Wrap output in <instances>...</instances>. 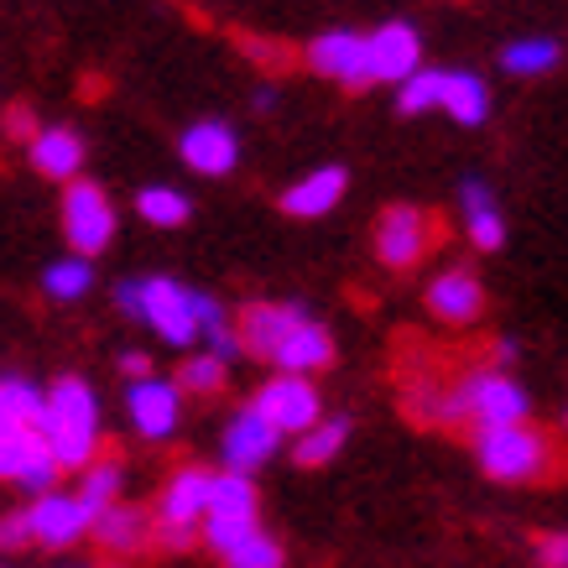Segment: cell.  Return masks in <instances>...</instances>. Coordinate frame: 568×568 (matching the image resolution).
Masks as SVG:
<instances>
[{"mask_svg": "<svg viewBox=\"0 0 568 568\" xmlns=\"http://www.w3.org/2000/svg\"><path fill=\"white\" fill-rule=\"evenodd\" d=\"M141 287V324L156 328V339H168L173 349L199 345V308H193V287L173 282V276H146Z\"/></svg>", "mask_w": 568, "mask_h": 568, "instance_id": "obj_8", "label": "cell"}, {"mask_svg": "<svg viewBox=\"0 0 568 568\" xmlns=\"http://www.w3.org/2000/svg\"><path fill=\"white\" fill-rule=\"evenodd\" d=\"M209 475L214 469H204V465H178L168 475L156 506L146 511L152 517V548H162V552L199 548V521H204V506H209Z\"/></svg>", "mask_w": 568, "mask_h": 568, "instance_id": "obj_4", "label": "cell"}, {"mask_svg": "<svg viewBox=\"0 0 568 568\" xmlns=\"http://www.w3.org/2000/svg\"><path fill=\"white\" fill-rule=\"evenodd\" d=\"M63 235H69L73 256H84V261L110 251V241H115V204H110V193L100 183L73 178L69 189H63Z\"/></svg>", "mask_w": 568, "mask_h": 568, "instance_id": "obj_6", "label": "cell"}, {"mask_svg": "<svg viewBox=\"0 0 568 568\" xmlns=\"http://www.w3.org/2000/svg\"><path fill=\"white\" fill-rule=\"evenodd\" d=\"M365 69H371V84H402L407 73L423 69V32L413 21H386L376 32H365Z\"/></svg>", "mask_w": 568, "mask_h": 568, "instance_id": "obj_12", "label": "cell"}, {"mask_svg": "<svg viewBox=\"0 0 568 568\" xmlns=\"http://www.w3.org/2000/svg\"><path fill=\"white\" fill-rule=\"evenodd\" d=\"M475 465L500 485H542L558 475V444L537 423H506V428L475 433Z\"/></svg>", "mask_w": 568, "mask_h": 568, "instance_id": "obj_3", "label": "cell"}, {"mask_svg": "<svg viewBox=\"0 0 568 568\" xmlns=\"http://www.w3.org/2000/svg\"><path fill=\"white\" fill-rule=\"evenodd\" d=\"M121 371H125L131 381L152 376V355H141V349H125V355H121Z\"/></svg>", "mask_w": 568, "mask_h": 568, "instance_id": "obj_38", "label": "cell"}, {"mask_svg": "<svg viewBox=\"0 0 568 568\" xmlns=\"http://www.w3.org/2000/svg\"><path fill=\"white\" fill-rule=\"evenodd\" d=\"M183 396H220L230 386V365L214 361V355H189L178 365V381H173Z\"/></svg>", "mask_w": 568, "mask_h": 568, "instance_id": "obj_31", "label": "cell"}, {"mask_svg": "<svg viewBox=\"0 0 568 568\" xmlns=\"http://www.w3.org/2000/svg\"><path fill=\"white\" fill-rule=\"evenodd\" d=\"M178 156L199 178H224L235 173V162H241V136H235V125L224 121H199L178 136Z\"/></svg>", "mask_w": 568, "mask_h": 568, "instance_id": "obj_18", "label": "cell"}, {"mask_svg": "<svg viewBox=\"0 0 568 568\" xmlns=\"http://www.w3.org/2000/svg\"><path fill=\"white\" fill-rule=\"evenodd\" d=\"M527 413H532L527 392L496 365H469L459 376H444L438 428H506V423H527Z\"/></svg>", "mask_w": 568, "mask_h": 568, "instance_id": "obj_1", "label": "cell"}, {"mask_svg": "<svg viewBox=\"0 0 568 568\" xmlns=\"http://www.w3.org/2000/svg\"><path fill=\"white\" fill-rule=\"evenodd\" d=\"M115 308H121L125 318H141V287L136 282H121V287H115Z\"/></svg>", "mask_w": 568, "mask_h": 568, "instance_id": "obj_37", "label": "cell"}, {"mask_svg": "<svg viewBox=\"0 0 568 568\" xmlns=\"http://www.w3.org/2000/svg\"><path fill=\"white\" fill-rule=\"evenodd\" d=\"M251 407H256L276 433H308L318 417H324V396L313 386V376H272L251 396Z\"/></svg>", "mask_w": 568, "mask_h": 568, "instance_id": "obj_11", "label": "cell"}, {"mask_svg": "<svg viewBox=\"0 0 568 568\" xmlns=\"http://www.w3.org/2000/svg\"><path fill=\"white\" fill-rule=\"evenodd\" d=\"M438 110H448L454 125H485V115H490V84H485L480 73H444Z\"/></svg>", "mask_w": 568, "mask_h": 568, "instance_id": "obj_23", "label": "cell"}, {"mask_svg": "<svg viewBox=\"0 0 568 568\" xmlns=\"http://www.w3.org/2000/svg\"><path fill=\"white\" fill-rule=\"evenodd\" d=\"M58 475H63V469L52 465V454L42 448V433L0 417V480L42 496V490H58Z\"/></svg>", "mask_w": 568, "mask_h": 568, "instance_id": "obj_10", "label": "cell"}, {"mask_svg": "<svg viewBox=\"0 0 568 568\" xmlns=\"http://www.w3.org/2000/svg\"><path fill=\"white\" fill-rule=\"evenodd\" d=\"M136 214L146 224H156V230H178V224H189L193 204H189V193L168 189V183H152V189L136 193Z\"/></svg>", "mask_w": 568, "mask_h": 568, "instance_id": "obj_30", "label": "cell"}, {"mask_svg": "<svg viewBox=\"0 0 568 568\" xmlns=\"http://www.w3.org/2000/svg\"><path fill=\"white\" fill-rule=\"evenodd\" d=\"M89 537H94V548H100L110 564H125V558H141V552L152 548V517H146L141 506L110 500L104 511H94Z\"/></svg>", "mask_w": 568, "mask_h": 568, "instance_id": "obj_15", "label": "cell"}, {"mask_svg": "<svg viewBox=\"0 0 568 568\" xmlns=\"http://www.w3.org/2000/svg\"><path fill=\"white\" fill-rule=\"evenodd\" d=\"M500 63H506V73H517V79H542V73H552L564 63V42L558 37H521V42H511V48L500 52Z\"/></svg>", "mask_w": 568, "mask_h": 568, "instance_id": "obj_26", "label": "cell"}, {"mask_svg": "<svg viewBox=\"0 0 568 568\" xmlns=\"http://www.w3.org/2000/svg\"><path fill=\"white\" fill-rule=\"evenodd\" d=\"M104 568H125V564H104Z\"/></svg>", "mask_w": 568, "mask_h": 568, "instance_id": "obj_41", "label": "cell"}, {"mask_svg": "<svg viewBox=\"0 0 568 568\" xmlns=\"http://www.w3.org/2000/svg\"><path fill=\"white\" fill-rule=\"evenodd\" d=\"M276 444H282V433H276L256 407H241V413L224 423V438H220L224 469H235V475H256V469L276 454Z\"/></svg>", "mask_w": 568, "mask_h": 568, "instance_id": "obj_16", "label": "cell"}, {"mask_svg": "<svg viewBox=\"0 0 568 568\" xmlns=\"http://www.w3.org/2000/svg\"><path fill=\"white\" fill-rule=\"evenodd\" d=\"M0 131H6V136H11V141H32L37 131H42V125H37L32 104H11V110L0 115Z\"/></svg>", "mask_w": 568, "mask_h": 568, "instance_id": "obj_34", "label": "cell"}, {"mask_svg": "<svg viewBox=\"0 0 568 568\" xmlns=\"http://www.w3.org/2000/svg\"><path fill=\"white\" fill-rule=\"evenodd\" d=\"M256 527H261L256 480H251V475H235V469L209 475V506H204V521H199V542L224 552L235 537L256 532Z\"/></svg>", "mask_w": 568, "mask_h": 568, "instance_id": "obj_5", "label": "cell"}, {"mask_svg": "<svg viewBox=\"0 0 568 568\" xmlns=\"http://www.w3.org/2000/svg\"><path fill=\"white\" fill-rule=\"evenodd\" d=\"M345 438H349V423L345 417H318L308 433H297V448H293V459L303 469H324L339 448H345Z\"/></svg>", "mask_w": 568, "mask_h": 568, "instance_id": "obj_27", "label": "cell"}, {"mask_svg": "<svg viewBox=\"0 0 568 568\" xmlns=\"http://www.w3.org/2000/svg\"><path fill=\"white\" fill-rule=\"evenodd\" d=\"M121 485H125V459L115 448H100V454L79 469V490H73V496L84 500L89 511H104L110 500H121Z\"/></svg>", "mask_w": 568, "mask_h": 568, "instance_id": "obj_25", "label": "cell"}, {"mask_svg": "<svg viewBox=\"0 0 568 568\" xmlns=\"http://www.w3.org/2000/svg\"><path fill=\"white\" fill-rule=\"evenodd\" d=\"M27 152H32V168L52 183H73L79 168H84V136L73 131V125H42L32 141H27Z\"/></svg>", "mask_w": 568, "mask_h": 568, "instance_id": "obj_21", "label": "cell"}, {"mask_svg": "<svg viewBox=\"0 0 568 568\" xmlns=\"http://www.w3.org/2000/svg\"><path fill=\"white\" fill-rule=\"evenodd\" d=\"M125 413H131V428H136L141 438L168 444L178 433V423H183V392L162 376H141V381H131V392H125Z\"/></svg>", "mask_w": 568, "mask_h": 568, "instance_id": "obj_13", "label": "cell"}, {"mask_svg": "<svg viewBox=\"0 0 568 568\" xmlns=\"http://www.w3.org/2000/svg\"><path fill=\"white\" fill-rule=\"evenodd\" d=\"M438 89H444V69H417L396 84V110L402 115H423L438 104Z\"/></svg>", "mask_w": 568, "mask_h": 568, "instance_id": "obj_32", "label": "cell"}, {"mask_svg": "<svg viewBox=\"0 0 568 568\" xmlns=\"http://www.w3.org/2000/svg\"><path fill=\"white\" fill-rule=\"evenodd\" d=\"M21 521H27V542L52 548V552H69V548H79V542L89 537L94 511H89L73 490H42V496L21 511Z\"/></svg>", "mask_w": 568, "mask_h": 568, "instance_id": "obj_9", "label": "cell"}, {"mask_svg": "<svg viewBox=\"0 0 568 568\" xmlns=\"http://www.w3.org/2000/svg\"><path fill=\"white\" fill-rule=\"evenodd\" d=\"M251 104H256V110H272V104H276V89H256V100H251Z\"/></svg>", "mask_w": 568, "mask_h": 568, "instance_id": "obj_40", "label": "cell"}, {"mask_svg": "<svg viewBox=\"0 0 568 568\" xmlns=\"http://www.w3.org/2000/svg\"><path fill=\"white\" fill-rule=\"evenodd\" d=\"M272 365L282 376H318V371L334 365V334H328L318 318H297V328L282 339Z\"/></svg>", "mask_w": 568, "mask_h": 568, "instance_id": "obj_20", "label": "cell"}, {"mask_svg": "<svg viewBox=\"0 0 568 568\" xmlns=\"http://www.w3.org/2000/svg\"><path fill=\"white\" fill-rule=\"evenodd\" d=\"M303 63L313 73L334 79L339 89H371V69H365V32H349V27H334V32L313 37Z\"/></svg>", "mask_w": 568, "mask_h": 568, "instance_id": "obj_14", "label": "cell"}, {"mask_svg": "<svg viewBox=\"0 0 568 568\" xmlns=\"http://www.w3.org/2000/svg\"><path fill=\"white\" fill-rule=\"evenodd\" d=\"M537 558H542V568H568L564 532H542V537H537Z\"/></svg>", "mask_w": 568, "mask_h": 568, "instance_id": "obj_35", "label": "cell"}, {"mask_svg": "<svg viewBox=\"0 0 568 568\" xmlns=\"http://www.w3.org/2000/svg\"><path fill=\"white\" fill-rule=\"evenodd\" d=\"M297 318H308L297 303H245L241 318H235L241 355H256V361L272 365V355L282 349V339L297 328Z\"/></svg>", "mask_w": 568, "mask_h": 568, "instance_id": "obj_17", "label": "cell"}, {"mask_svg": "<svg viewBox=\"0 0 568 568\" xmlns=\"http://www.w3.org/2000/svg\"><path fill=\"white\" fill-rule=\"evenodd\" d=\"M89 287H94V261H84V256H63L42 272V293L52 303H79Z\"/></svg>", "mask_w": 568, "mask_h": 568, "instance_id": "obj_29", "label": "cell"}, {"mask_svg": "<svg viewBox=\"0 0 568 568\" xmlns=\"http://www.w3.org/2000/svg\"><path fill=\"white\" fill-rule=\"evenodd\" d=\"M0 548H27V521H21V511L0 517Z\"/></svg>", "mask_w": 568, "mask_h": 568, "instance_id": "obj_36", "label": "cell"}, {"mask_svg": "<svg viewBox=\"0 0 568 568\" xmlns=\"http://www.w3.org/2000/svg\"><path fill=\"white\" fill-rule=\"evenodd\" d=\"M42 448L58 469H79L104 448L100 438V396L84 376H58L52 392H42Z\"/></svg>", "mask_w": 568, "mask_h": 568, "instance_id": "obj_2", "label": "cell"}, {"mask_svg": "<svg viewBox=\"0 0 568 568\" xmlns=\"http://www.w3.org/2000/svg\"><path fill=\"white\" fill-rule=\"evenodd\" d=\"M428 313L444 318V324L465 328V324H480L485 313V282L469 266H448L428 282Z\"/></svg>", "mask_w": 568, "mask_h": 568, "instance_id": "obj_19", "label": "cell"}, {"mask_svg": "<svg viewBox=\"0 0 568 568\" xmlns=\"http://www.w3.org/2000/svg\"><path fill=\"white\" fill-rule=\"evenodd\" d=\"M490 361H496V371H506V365L517 361V345H511V339H496V355H490Z\"/></svg>", "mask_w": 568, "mask_h": 568, "instance_id": "obj_39", "label": "cell"}, {"mask_svg": "<svg viewBox=\"0 0 568 568\" xmlns=\"http://www.w3.org/2000/svg\"><path fill=\"white\" fill-rule=\"evenodd\" d=\"M345 189H349L345 168H318V173H308L303 183H293V189L282 193V209L293 220H324L328 209H339Z\"/></svg>", "mask_w": 568, "mask_h": 568, "instance_id": "obj_22", "label": "cell"}, {"mask_svg": "<svg viewBox=\"0 0 568 568\" xmlns=\"http://www.w3.org/2000/svg\"><path fill=\"white\" fill-rule=\"evenodd\" d=\"M241 52L251 58V63H261V69H287V63H293V52L276 48V42H266V37H245Z\"/></svg>", "mask_w": 568, "mask_h": 568, "instance_id": "obj_33", "label": "cell"}, {"mask_svg": "<svg viewBox=\"0 0 568 568\" xmlns=\"http://www.w3.org/2000/svg\"><path fill=\"white\" fill-rule=\"evenodd\" d=\"M224 568H282L287 564V548L276 542L266 527H256V532H245V537H235L224 552H214Z\"/></svg>", "mask_w": 568, "mask_h": 568, "instance_id": "obj_28", "label": "cell"}, {"mask_svg": "<svg viewBox=\"0 0 568 568\" xmlns=\"http://www.w3.org/2000/svg\"><path fill=\"white\" fill-rule=\"evenodd\" d=\"M459 199H465V235L475 241V251H500L506 245V220H500L490 189H485L480 178H469L465 189H459Z\"/></svg>", "mask_w": 568, "mask_h": 568, "instance_id": "obj_24", "label": "cell"}, {"mask_svg": "<svg viewBox=\"0 0 568 568\" xmlns=\"http://www.w3.org/2000/svg\"><path fill=\"white\" fill-rule=\"evenodd\" d=\"M438 235H444V230H438V220H433L428 209L392 204L376 220V261L392 266V272H413L417 261L438 245Z\"/></svg>", "mask_w": 568, "mask_h": 568, "instance_id": "obj_7", "label": "cell"}]
</instances>
